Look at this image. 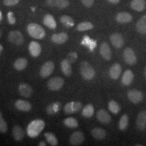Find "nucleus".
Instances as JSON below:
<instances>
[{"mask_svg": "<svg viewBox=\"0 0 146 146\" xmlns=\"http://www.w3.org/2000/svg\"><path fill=\"white\" fill-rule=\"evenodd\" d=\"M45 122L40 119L32 121L27 127V134L31 138H35L40 134L45 127Z\"/></svg>", "mask_w": 146, "mask_h": 146, "instance_id": "obj_1", "label": "nucleus"}, {"mask_svg": "<svg viewBox=\"0 0 146 146\" xmlns=\"http://www.w3.org/2000/svg\"><path fill=\"white\" fill-rule=\"evenodd\" d=\"M29 35L36 39H42L45 37L44 29L36 23H31L27 27Z\"/></svg>", "mask_w": 146, "mask_h": 146, "instance_id": "obj_2", "label": "nucleus"}, {"mask_svg": "<svg viewBox=\"0 0 146 146\" xmlns=\"http://www.w3.org/2000/svg\"><path fill=\"white\" fill-rule=\"evenodd\" d=\"M80 72L81 74L85 80L90 81L96 76V70L94 67L89 64L88 62L83 61L80 65Z\"/></svg>", "mask_w": 146, "mask_h": 146, "instance_id": "obj_3", "label": "nucleus"}, {"mask_svg": "<svg viewBox=\"0 0 146 146\" xmlns=\"http://www.w3.org/2000/svg\"><path fill=\"white\" fill-rule=\"evenodd\" d=\"M8 39L10 43L17 46L23 45L24 43V36L19 31H12L9 33Z\"/></svg>", "mask_w": 146, "mask_h": 146, "instance_id": "obj_4", "label": "nucleus"}, {"mask_svg": "<svg viewBox=\"0 0 146 146\" xmlns=\"http://www.w3.org/2000/svg\"><path fill=\"white\" fill-rule=\"evenodd\" d=\"M64 81V78L60 76H56L52 78L47 82V88L50 91H58L63 87Z\"/></svg>", "mask_w": 146, "mask_h": 146, "instance_id": "obj_5", "label": "nucleus"}, {"mask_svg": "<svg viewBox=\"0 0 146 146\" xmlns=\"http://www.w3.org/2000/svg\"><path fill=\"white\" fill-rule=\"evenodd\" d=\"M55 64L52 61H47L41 66L39 74L42 78H45L50 76L54 70Z\"/></svg>", "mask_w": 146, "mask_h": 146, "instance_id": "obj_6", "label": "nucleus"}, {"mask_svg": "<svg viewBox=\"0 0 146 146\" xmlns=\"http://www.w3.org/2000/svg\"><path fill=\"white\" fill-rule=\"evenodd\" d=\"M123 57L127 64L134 65L137 63V57L134 50L131 47H127L123 52Z\"/></svg>", "mask_w": 146, "mask_h": 146, "instance_id": "obj_7", "label": "nucleus"}, {"mask_svg": "<svg viewBox=\"0 0 146 146\" xmlns=\"http://www.w3.org/2000/svg\"><path fill=\"white\" fill-rule=\"evenodd\" d=\"M82 104L79 102H70L64 106V112L66 114H72L78 112L82 108Z\"/></svg>", "mask_w": 146, "mask_h": 146, "instance_id": "obj_8", "label": "nucleus"}, {"mask_svg": "<svg viewBox=\"0 0 146 146\" xmlns=\"http://www.w3.org/2000/svg\"><path fill=\"white\" fill-rule=\"evenodd\" d=\"M127 97L129 100L135 104H137L142 102L143 99V95L141 91L137 90V89H131L127 93Z\"/></svg>", "mask_w": 146, "mask_h": 146, "instance_id": "obj_9", "label": "nucleus"}, {"mask_svg": "<svg viewBox=\"0 0 146 146\" xmlns=\"http://www.w3.org/2000/svg\"><path fill=\"white\" fill-rule=\"evenodd\" d=\"M85 141V135L81 131H76L73 133L70 137L69 141L72 145H79Z\"/></svg>", "mask_w": 146, "mask_h": 146, "instance_id": "obj_10", "label": "nucleus"}, {"mask_svg": "<svg viewBox=\"0 0 146 146\" xmlns=\"http://www.w3.org/2000/svg\"><path fill=\"white\" fill-rule=\"evenodd\" d=\"M100 54H101L104 59L109 61L112 58V50L108 43L106 42H103L100 46Z\"/></svg>", "mask_w": 146, "mask_h": 146, "instance_id": "obj_11", "label": "nucleus"}, {"mask_svg": "<svg viewBox=\"0 0 146 146\" xmlns=\"http://www.w3.org/2000/svg\"><path fill=\"white\" fill-rule=\"evenodd\" d=\"M18 91H19V94L21 96L29 98L32 96L33 88L29 84L23 83L20 84L19 86H18Z\"/></svg>", "mask_w": 146, "mask_h": 146, "instance_id": "obj_12", "label": "nucleus"}, {"mask_svg": "<svg viewBox=\"0 0 146 146\" xmlns=\"http://www.w3.org/2000/svg\"><path fill=\"white\" fill-rule=\"evenodd\" d=\"M111 43L113 46L116 49H120L124 45V39L121 34L120 33H113L110 37Z\"/></svg>", "mask_w": 146, "mask_h": 146, "instance_id": "obj_13", "label": "nucleus"}, {"mask_svg": "<svg viewBox=\"0 0 146 146\" xmlns=\"http://www.w3.org/2000/svg\"><path fill=\"white\" fill-rule=\"evenodd\" d=\"M41 46L38 42L31 41L29 43V51L31 56L33 58H36L41 54Z\"/></svg>", "mask_w": 146, "mask_h": 146, "instance_id": "obj_14", "label": "nucleus"}, {"mask_svg": "<svg viewBox=\"0 0 146 146\" xmlns=\"http://www.w3.org/2000/svg\"><path fill=\"white\" fill-rule=\"evenodd\" d=\"M97 119L102 124H109L112 120L110 115L106 110L101 109L97 112Z\"/></svg>", "mask_w": 146, "mask_h": 146, "instance_id": "obj_15", "label": "nucleus"}, {"mask_svg": "<svg viewBox=\"0 0 146 146\" xmlns=\"http://www.w3.org/2000/svg\"><path fill=\"white\" fill-rule=\"evenodd\" d=\"M68 35L66 33H56L52 35L51 36V40L52 42L56 44H64L68 40Z\"/></svg>", "mask_w": 146, "mask_h": 146, "instance_id": "obj_16", "label": "nucleus"}, {"mask_svg": "<svg viewBox=\"0 0 146 146\" xmlns=\"http://www.w3.org/2000/svg\"><path fill=\"white\" fill-rule=\"evenodd\" d=\"M46 3L51 7L64 9L69 6L70 1L68 0H46Z\"/></svg>", "mask_w": 146, "mask_h": 146, "instance_id": "obj_17", "label": "nucleus"}, {"mask_svg": "<svg viewBox=\"0 0 146 146\" xmlns=\"http://www.w3.org/2000/svg\"><path fill=\"white\" fill-rule=\"evenodd\" d=\"M122 72V67L119 64L115 63L110 67L109 75L113 80H117Z\"/></svg>", "mask_w": 146, "mask_h": 146, "instance_id": "obj_18", "label": "nucleus"}, {"mask_svg": "<svg viewBox=\"0 0 146 146\" xmlns=\"http://www.w3.org/2000/svg\"><path fill=\"white\" fill-rule=\"evenodd\" d=\"M15 107L22 112H29L32 108V105L30 102L26 100H18L15 102Z\"/></svg>", "mask_w": 146, "mask_h": 146, "instance_id": "obj_19", "label": "nucleus"}, {"mask_svg": "<svg viewBox=\"0 0 146 146\" xmlns=\"http://www.w3.org/2000/svg\"><path fill=\"white\" fill-rule=\"evenodd\" d=\"M136 125L137 129L143 131L146 127V111H141L139 113L136 120Z\"/></svg>", "mask_w": 146, "mask_h": 146, "instance_id": "obj_20", "label": "nucleus"}, {"mask_svg": "<svg viewBox=\"0 0 146 146\" xmlns=\"http://www.w3.org/2000/svg\"><path fill=\"white\" fill-rule=\"evenodd\" d=\"M132 20L133 16H131V14L126 12H119V13L117 14V15L116 16V21H117L118 23H130Z\"/></svg>", "mask_w": 146, "mask_h": 146, "instance_id": "obj_21", "label": "nucleus"}, {"mask_svg": "<svg viewBox=\"0 0 146 146\" xmlns=\"http://www.w3.org/2000/svg\"><path fill=\"white\" fill-rule=\"evenodd\" d=\"M12 135L16 141H21L25 137V131L20 125H15L12 129Z\"/></svg>", "mask_w": 146, "mask_h": 146, "instance_id": "obj_22", "label": "nucleus"}, {"mask_svg": "<svg viewBox=\"0 0 146 146\" xmlns=\"http://www.w3.org/2000/svg\"><path fill=\"white\" fill-rule=\"evenodd\" d=\"M134 79V74L131 70H127L124 72L121 81L122 83L125 86H129L133 83Z\"/></svg>", "mask_w": 146, "mask_h": 146, "instance_id": "obj_23", "label": "nucleus"}, {"mask_svg": "<svg viewBox=\"0 0 146 146\" xmlns=\"http://www.w3.org/2000/svg\"><path fill=\"white\" fill-rule=\"evenodd\" d=\"M71 64L68 60L66 58V59L63 60L61 62V70L62 71L65 76H70L72 74V66Z\"/></svg>", "mask_w": 146, "mask_h": 146, "instance_id": "obj_24", "label": "nucleus"}, {"mask_svg": "<svg viewBox=\"0 0 146 146\" xmlns=\"http://www.w3.org/2000/svg\"><path fill=\"white\" fill-rule=\"evenodd\" d=\"M145 0H132L131 2V8L137 12H143L145 10Z\"/></svg>", "mask_w": 146, "mask_h": 146, "instance_id": "obj_25", "label": "nucleus"}, {"mask_svg": "<svg viewBox=\"0 0 146 146\" xmlns=\"http://www.w3.org/2000/svg\"><path fill=\"white\" fill-rule=\"evenodd\" d=\"M43 24L50 29H55L57 27V23L55 21L54 16L51 14H46L43 18Z\"/></svg>", "mask_w": 146, "mask_h": 146, "instance_id": "obj_26", "label": "nucleus"}, {"mask_svg": "<svg viewBox=\"0 0 146 146\" xmlns=\"http://www.w3.org/2000/svg\"><path fill=\"white\" fill-rule=\"evenodd\" d=\"M136 29L139 33L146 35V14L137 22Z\"/></svg>", "mask_w": 146, "mask_h": 146, "instance_id": "obj_27", "label": "nucleus"}, {"mask_svg": "<svg viewBox=\"0 0 146 146\" xmlns=\"http://www.w3.org/2000/svg\"><path fill=\"white\" fill-rule=\"evenodd\" d=\"M28 64V60L25 58H19L16 60L14 63V67L16 70L21 71L25 70Z\"/></svg>", "mask_w": 146, "mask_h": 146, "instance_id": "obj_28", "label": "nucleus"}, {"mask_svg": "<svg viewBox=\"0 0 146 146\" xmlns=\"http://www.w3.org/2000/svg\"><path fill=\"white\" fill-rule=\"evenodd\" d=\"M91 135L93 137L97 140H102L106 137V131L104 129L100 128H95L91 131Z\"/></svg>", "mask_w": 146, "mask_h": 146, "instance_id": "obj_29", "label": "nucleus"}, {"mask_svg": "<svg viewBox=\"0 0 146 146\" xmlns=\"http://www.w3.org/2000/svg\"><path fill=\"white\" fill-rule=\"evenodd\" d=\"M60 23L67 28H71L74 25V21L70 16L64 15L60 18Z\"/></svg>", "mask_w": 146, "mask_h": 146, "instance_id": "obj_30", "label": "nucleus"}, {"mask_svg": "<svg viewBox=\"0 0 146 146\" xmlns=\"http://www.w3.org/2000/svg\"><path fill=\"white\" fill-rule=\"evenodd\" d=\"M94 114V107L92 104H87L82 111V115L85 118H91Z\"/></svg>", "mask_w": 146, "mask_h": 146, "instance_id": "obj_31", "label": "nucleus"}, {"mask_svg": "<svg viewBox=\"0 0 146 146\" xmlns=\"http://www.w3.org/2000/svg\"><path fill=\"white\" fill-rule=\"evenodd\" d=\"M94 29V25L90 22H83L76 26V30L78 31H86Z\"/></svg>", "mask_w": 146, "mask_h": 146, "instance_id": "obj_32", "label": "nucleus"}, {"mask_svg": "<svg viewBox=\"0 0 146 146\" xmlns=\"http://www.w3.org/2000/svg\"><path fill=\"white\" fill-rule=\"evenodd\" d=\"M44 136L45 139H46V141H47V143H50L51 145H53V146L58 145V141L57 138H56V135H55L54 133L51 132L45 133L44 134Z\"/></svg>", "mask_w": 146, "mask_h": 146, "instance_id": "obj_33", "label": "nucleus"}, {"mask_svg": "<svg viewBox=\"0 0 146 146\" xmlns=\"http://www.w3.org/2000/svg\"><path fill=\"white\" fill-rule=\"evenodd\" d=\"M64 125L66 127L71 128V129H74V128L78 127V123L77 120L76 118L73 117H68L65 118L63 121Z\"/></svg>", "mask_w": 146, "mask_h": 146, "instance_id": "obj_34", "label": "nucleus"}, {"mask_svg": "<svg viewBox=\"0 0 146 146\" xmlns=\"http://www.w3.org/2000/svg\"><path fill=\"white\" fill-rule=\"evenodd\" d=\"M81 44L88 47L90 50H94V49L96 47V42L94 41V40H91L88 36L85 35L82 40Z\"/></svg>", "mask_w": 146, "mask_h": 146, "instance_id": "obj_35", "label": "nucleus"}, {"mask_svg": "<svg viewBox=\"0 0 146 146\" xmlns=\"http://www.w3.org/2000/svg\"><path fill=\"white\" fill-rule=\"evenodd\" d=\"M108 109L112 114H117L120 112V107L118 104L114 100H111L108 103Z\"/></svg>", "mask_w": 146, "mask_h": 146, "instance_id": "obj_36", "label": "nucleus"}, {"mask_svg": "<svg viewBox=\"0 0 146 146\" xmlns=\"http://www.w3.org/2000/svg\"><path fill=\"white\" fill-rule=\"evenodd\" d=\"M129 125V116L127 114H124L120 118L118 128L120 131H125Z\"/></svg>", "mask_w": 146, "mask_h": 146, "instance_id": "obj_37", "label": "nucleus"}, {"mask_svg": "<svg viewBox=\"0 0 146 146\" xmlns=\"http://www.w3.org/2000/svg\"><path fill=\"white\" fill-rule=\"evenodd\" d=\"M8 131V124L3 118L2 113L0 111V133L5 134Z\"/></svg>", "mask_w": 146, "mask_h": 146, "instance_id": "obj_38", "label": "nucleus"}, {"mask_svg": "<svg viewBox=\"0 0 146 146\" xmlns=\"http://www.w3.org/2000/svg\"><path fill=\"white\" fill-rule=\"evenodd\" d=\"M77 58H78L77 54H76V53L74 52H72L69 53L68 56H67L66 59L68 60L71 64H73L76 61V60H77Z\"/></svg>", "mask_w": 146, "mask_h": 146, "instance_id": "obj_39", "label": "nucleus"}, {"mask_svg": "<svg viewBox=\"0 0 146 146\" xmlns=\"http://www.w3.org/2000/svg\"><path fill=\"white\" fill-rule=\"evenodd\" d=\"M7 17H8V21L10 25H14L16 23V18L14 16V14L12 12H9L7 14Z\"/></svg>", "mask_w": 146, "mask_h": 146, "instance_id": "obj_40", "label": "nucleus"}, {"mask_svg": "<svg viewBox=\"0 0 146 146\" xmlns=\"http://www.w3.org/2000/svg\"><path fill=\"white\" fill-rule=\"evenodd\" d=\"M21 0H3V4L6 6H14L18 4Z\"/></svg>", "mask_w": 146, "mask_h": 146, "instance_id": "obj_41", "label": "nucleus"}, {"mask_svg": "<svg viewBox=\"0 0 146 146\" xmlns=\"http://www.w3.org/2000/svg\"><path fill=\"white\" fill-rule=\"evenodd\" d=\"M81 1L86 8H91L94 5L95 0H81Z\"/></svg>", "mask_w": 146, "mask_h": 146, "instance_id": "obj_42", "label": "nucleus"}, {"mask_svg": "<svg viewBox=\"0 0 146 146\" xmlns=\"http://www.w3.org/2000/svg\"><path fill=\"white\" fill-rule=\"evenodd\" d=\"M47 110V113L49 115H52V114H54L56 112H55L54 110V106H53V104H51L50 106H48L46 109Z\"/></svg>", "mask_w": 146, "mask_h": 146, "instance_id": "obj_43", "label": "nucleus"}, {"mask_svg": "<svg viewBox=\"0 0 146 146\" xmlns=\"http://www.w3.org/2000/svg\"><path fill=\"white\" fill-rule=\"evenodd\" d=\"M109 2L113 3V4H117V3H119L120 0H108Z\"/></svg>", "mask_w": 146, "mask_h": 146, "instance_id": "obj_44", "label": "nucleus"}, {"mask_svg": "<svg viewBox=\"0 0 146 146\" xmlns=\"http://www.w3.org/2000/svg\"><path fill=\"white\" fill-rule=\"evenodd\" d=\"M3 47L2 45L0 44V56H1V54H2V52H3Z\"/></svg>", "mask_w": 146, "mask_h": 146, "instance_id": "obj_45", "label": "nucleus"}, {"mask_svg": "<svg viewBox=\"0 0 146 146\" xmlns=\"http://www.w3.org/2000/svg\"><path fill=\"white\" fill-rule=\"evenodd\" d=\"M2 18H3L2 13H1V11H0V22L2 21Z\"/></svg>", "mask_w": 146, "mask_h": 146, "instance_id": "obj_46", "label": "nucleus"}, {"mask_svg": "<svg viewBox=\"0 0 146 146\" xmlns=\"http://www.w3.org/2000/svg\"><path fill=\"white\" fill-rule=\"evenodd\" d=\"M39 145H46V144H45L44 142H40L39 143Z\"/></svg>", "mask_w": 146, "mask_h": 146, "instance_id": "obj_47", "label": "nucleus"}, {"mask_svg": "<svg viewBox=\"0 0 146 146\" xmlns=\"http://www.w3.org/2000/svg\"><path fill=\"white\" fill-rule=\"evenodd\" d=\"M144 74H145V78H146V67H145V70H144Z\"/></svg>", "mask_w": 146, "mask_h": 146, "instance_id": "obj_48", "label": "nucleus"}, {"mask_svg": "<svg viewBox=\"0 0 146 146\" xmlns=\"http://www.w3.org/2000/svg\"><path fill=\"white\" fill-rule=\"evenodd\" d=\"M1 36H2V32H1V31L0 30V38L1 37Z\"/></svg>", "mask_w": 146, "mask_h": 146, "instance_id": "obj_49", "label": "nucleus"}]
</instances>
